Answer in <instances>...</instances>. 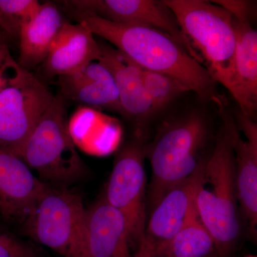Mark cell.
Segmentation results:
<instances>
[{
	"instance_id": "5b68a950",
	"label": "cell",
	"mask_w": 257,
	"mask_h": 257,
	"mask_svg": "<svg viewBox=\"0 0 257 257\" xmlns=\"http://www.w3.org/2000/svg\"><path fill=\"white\" fill-rule=\"evenodd\" d=\"M66 117L65 99L57 94L29 137L20 157L45 183L68 188L85 175L87 169Z\"/></svg>"
},
{
	"instance_id": "7c38bea8",
	"label": "cell",
	"mask_w": 257,
	"mask_h": 257,
	"mask_svg": "<svg viewBox=\"0 0 257 257\" xmlns=\"http://www.w3.org/2000/svg\"><path fill=\"white\" fill-rule=\"evenodd\" d=\"M235 118L234 152L238 205L248 231L256 234L257 226V124L237 112Z\"/></svg>"
},
{
	"instance_id": "d4e9b609",
	"label": "cell",
	"mask_w": 257,
	"mask_h": 257,
	"mask_svg": "<svg viewBox=\"0 0 257 257\" xmlns=\"http://www.w3.org/2000/svg\"><path fill=\"white\" fill-rule=\"evenodd\" d=\"M207 257H219L218 256L217 253L216 252H214L213 253H211V255H209V256Z\"/></svg>"
},
{
	"instance_id": "9c48e42d",
	"label": "cell",
	"mask_w": 257,
	"mask_h": 257,
	"mask_svg": "<svg viewBox=\"0 0 257 257\" xmlns=\"http://www.w3.org/2000/svg\"><path fill=\"white\" fill-rule=\"evenodd\" d=\"M206 159V158H205ZM188 179L168 191L149 213L143 238L133 257H157L195 209L204 161Z\"/></svg>"
},
{
	"instance_id": "4fadbf2b",
	"label": "cell",
	"mask_w": 257,
	"mask_h": 257,
	"mask_svg": "<svg viewBox=\"0 0 257 257\" xmlns=\"http://www.w3.org/2000/svg\"><path fill=\"white\" fill-rule=\"evenodd\" d=\"M47 185L21 157L0 149V212L6 219L23 222Z\"/></svg>"
},
{
	"instance_id": "484cf974",
	"label": "cell",
	"mask_w": 257,
	"mask_h": 257,
	"mask_svg": "<svg viewBox=\"0 0 257 257\" xmlns=\"http://www.w3.org/2000/svg\"><path fill=\"white\" fill-rule=\"evenodd\" d=\"M246 257H257L256 256H253V255H250V256H247Z\"/></svg>"
},
{
	"instance_id": "6da1fadb",
	"label": "cell",
	"mask_w": 257,
	"mask_h": 257,
	"mask_svg": "<svg viewBox=\"0 0 257 257\" xmlns=\"http://www.w3.org/2000/svg\"><path fill=\"white\" fill-rule=\"evenodd\" d=\"M95 36L101 37L138 67L173 77L203 100L216 95V82L202 64L189 55L178 42L165 32L149 27L112 23L91 13L72 10Z\"/></svg>"
},
{
	"instance_id": "e0dca14e",
	"label": "cell",
	"mask_w": 257,
	"mask_h": 257,
	"mask_svg": "<svg viewBox=\"0 0 257 257\" xmlns=\"http://www.w3.org/2000/svg\"><path fill=\"white\" fill-rule=\"evenodd\" d=\"M58 82L64 99L124 116L112 74L99 61H93L76 73L59 77Z\"/></svg>"
},
{
	"instance_id": "8fae6325",
	"label": "cell",
	"mask_w": 257,
	"mask_h": 257,
	"mask_svg": "<svg viewBox=\"0 0 257 257\" xmlns=\"http://www.w3.org/2000/svg\"><path fill=\"white\" fill-rule=\"evenodd\" d=\"M253 10L233 13L236 35L234 77L230 94L240 112L254 119L257 109V32L251 25Z\"/></svg>"
},
{
	"instance_id": "52a82bcc",
	"label": "cell",
	"mask_w": 257,
	"mask_h": 257,
	"mask_svg": "<svg viewBox=\"0 0 257 257\" xmlns=\"http://www.w3.org/2000/svg\"><path fill=\"white\" fill-rule=\"evenodd\" d=\"M143 132L126 143L115 158L103 198L124 216L133 253L147 221V175Z\"/></svg>"
},
{
	"instance_id": "ffe728a7",
	"label": "cell",
	"mask_w": 257,
	"mask_h": 257,
	"mask_svg": "<svg viewBox=\"0 0 257 257\" xmlns=\"http://www.w3.org/2000/svg\"><path fill=\"white\" fill-rule=\"evenodd\" d=\"M138 67L155 114L165 109L181 94L190 92L188 88L173 77Z\"/></svg>"
},
{
	"instance_id": "7402d4cb",
	"label": "cell",
	"mask_w": 257,
	"mask_h": 257,
	"mask_svg": "<svg viewBox=\"0 0 257 257\" xmlns=\"http://www.w3.org/2000/svg\"><path fill=\"white\" fill-rule=\"evenodd\" d=\"M24 69L13 58L8 45L0 50V92L15 84Z\"/></svg>"
},
{
	"instance_id": "8992f818",
	"label": "cell",
	"mask_w": 257,
	"mask_h": 257,
	"mask_svg": "<svg viewBox=\"0 0 257 257\" xmlns=\"http://www.w3.org/2000/svg\"><path fill=\"white\" fill-rule=\"evenodd\" d=\"M86 217L79 194L47 184L23 223L37 242L63 257H82Z\"/></svg>"
},
{
	"instance_id": "2e32d148",
	"label": "cell",
	"mask_w": 257,
	"mask_h": 257,
	"mask_svg": "<svg viewBox=\"0 0 257 257\" xmlns=\"http://www.w3.org/2000/svg\"><path fill=\"white\" fill-rule=\"evenodd\" d=\"M101 64L112 74L119 92L120 104L126 117L135 120L141 126L153 115V107L144 87L138 66L122 53L107 44L99 42Z\"/></svg>"
},
{
	"instance_id": "cb8c5ba5",
	"label": "cell",
	"mask_w": 257,
	"mask_h": 257,
	"mask_svg": "<svg viewBox=\"0 0 257 257\" xmlns=\"http://www.w3.org/2000/svg\"><path fill=\"white\" fill-rule=\"evenodd\" d=\"M8 37L3 34V32H0V50L3 47L7 46L8 45Z\"/></svg>"
},
{
	"instance_id": "ba28073f",
	"label": "cell",
	"mask_w": 257,
	"mask_h": 257,
	"mask_svg": "<svg viewBox=\"0 0 257 257\" xmlns=\"http://www.w3.org/2000/svg\"><path fill=\"white\" fill-rule=\"evenodd\" d=\"M55 96L26 69L15 84L0 92V149L20 157Z\"/></svg>"
},
{
	"instance_id": "277c9868",
	"label": "cell",
	"mask_w": 257,
	"mask_h": 257,
	"mask_svg": "<svg viewBox=\"0 0 257 257\" xmlns=\"http://www.w3.org/2000/svg\"><path fill=\"white\" fill-rule=\"evenodd\" d=\"M164 1L211 78L229 92L236 48L232 15L213 2Z\"/></svg>"
},
{
	"instance_id": "d6986e66",
	"label": "cell",
	"mask_w": 257,
	"mask_h": 257,
	"mask_svg": "<svg viewBox=\"0 0 257 257\" xmlns=\"http://www.w3.org/2000/svg\"><path fill=\"white\" fill-rule=\"evenodd\" d=\"M214 252L215 243L195 207L182 229L157 257H207Z\"/></svg>"
},
{
	"instance_id": "3957f363",
	"label": "cell",
	"mask_w": 257,
	"mask_h": 257,
	"mask_svg": "<svg viewBox=\"0 0 257 257\" xmlns=\"http://www.w3.org/2000/svg\"><path fill=\"white\" fill-rule=\"evenodd\" d=\"M210 136V124L202 111L194 110L163 123L153 142L145 147L152 179L147 187L149 213L166 193L188 179L204 160L203 150Z\"/></svg>"
},
{
	"instance_id": "603a6c76",
	"label": "cell",
	"mask_w": 257,
	"mask_h": 257,
	"mask_svg": "<svg viewBox=\"0 0 257 257\" xmlns=\"http://www.w3.org/2000/svg\"><path fill=\"white\" fill-rule=\"evenodd\" d=\"M0 257H36L31 246L9 235L0 234Z\"/></svg>"
},
{
	"instance_id": "44dd1931",
	"label": "cell",
	"mask_w": 257,
	"mask_h": 257,
	"mask_svg": "<svg viewBox=\"0 0 257 257\" xmlns=\"http://www.w3.org/2000/svg\"><path fill=\"white\" fill-rule=\"evenodd\" d=\"M40 5L37 0H0V32L19 39L22 28L35 17Z\"/></svg>"
},
{
	"instance_id": "7a4b0ae2",
	"label": "cell",
	"mask_w": 257,
	"mask_h": 257,
	"mask_svg": "<svg viewBox=\"0 0 257 257\" xmlns=\"http://www.w3.org/2000/svg\"><path fill=\"white\" fill-rule=\"evenodd\" d=\"M217 105L221 126L214 148L204 161L195 205L198 215L214 240L218 256L228 257L241 234L234 152L237 125L222 102Z\"/></svg>"
},
{
	"instance_id": "5bb4252c",
	"label": "cell",
	"mask_w": 257,
	"mask_h": 257,
	"mask_svg": "<svg viewBox=\"0 0 257 257\" xmlns=\"http://www.w3.org/2000/svg\"><path fill=\"white\" fill-rule=\"evenodd\" d=\"M82 257H133L124 216L103 197L87 209Z\"/></svg>"
},
{
	"instance_id": "9a60e30c",
	"label": "cell",
	"mask_w": 257,
	"mask_h": 257,
	"mask_svg": "<svg viewBox=\"0 0 257 257\" xmlns=\"http://www.w3.org/2000/svg\"><path fill=\"white\" fill-rule=\"evenodd\" d=\"M95 37L84 23L66 21L42 64L47 78L70 75L99 60L100 48Z\"/></svg>"
},
{
	"instance_id": "ac0fdd59",
	"label": "cell",
	"mask_w": 257,
	"mask_h": 257,
	"mask_svg": "<svg viewBox=\"0 0 257 257\" xmlns=\"http://www.w3.org/2000/svg\"><path fill=\"white\" fill-rule=\"evenodd\" d=\"M66 21L55 3H41L36 15L20 32L18 62L22 68L30 71L45 62Z\"/></svg>"
},
{
	"instance_id": "30bf717a",
	"label": "cell",
	"mask_w": 257,
	"mask_h": 257,
	"mask_svg": "<svg viewBox=\"0 0 257 257\" xmlns=\"http://www.w3.org/2000/svg\"><path fill=\"white\" fill-rule=\"evenodd\" d=\"M64 3L69 9L91 13L112 23L149 27L165 32L202 64L164 0H73Z\"/></svg>"
}]
</instances>
